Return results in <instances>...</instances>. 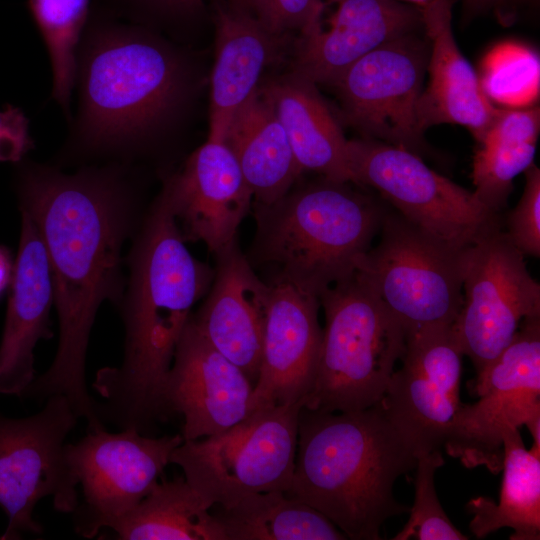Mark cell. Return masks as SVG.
Wrapping results in <instances>:
<instances>
[{
    "instance_id": "6da1fadb",
    "label": "cell",
    "mask_w": 540,
    "mask_h": 540,
    "mask_svg": "<svg viewBox=\"0 0 540 540\" xmlns=\"http://www.w3.org/2000/svg\"><path fill=\"white\" fill-rule=\"evenodd\" d=\"M19 208L37 226L53 279L59 341L54 360L25 396L64 395L89 430L102 428L86 382V354L96 313L105 300L123 299L122 246L133 229L135 202L123 164L87 166L74 173L21 161Z\"/></svg>"
},
{
    "instance_id": "7a4b0ae2",
    "label": "cell",
    "mask_w": 540,
    "mask_h": 540,
    "mask_svg": "<svg viewBox=\"0 0 540 540\" xmlns=\"http://www.w3.org/2000/svg\"><path fill=\"white\" fill-rule=\"evenodd\" d=\"M120 304L124 355L120 366L97 371L92 384L103 424L142 434L169 417L165 380L194 304L211 286L214 272L185 246L176 219L159 194L138 233ZM148 435V434H147Z\"/></svg>"
},
{
    "instance_id": "3957f363",
    "label": "cell",
    "mask_w": 540,
    "mask_h": 540,
    "mask_svg": "<svg viewBox=\"0 0 540 540\" xmlns=\"http://www.w3.org/2000/svg\"><path fill=\"white\" fill-rule=\"evenodd\" d=\"M75 84L77 114L62 157L124 161L179 112L190 72L182 55L150 27L91 5Z\"/></svg>"
},
{
    "instance_id": "277c9868",
    "label": "cell",
    "mask_w": 540,
    "mask_h": 540,
    "mask_svg": "<svg viewBox=\"0 0 540 540\" xmlns=\"http://www.w3.org/2000/svg\"><path fill=\"white\" fill-rule=\"evenodd\" d=\"M417 456L380 402L347 412L302 407L286 493L321 512L348 539L379 540L387 519L409 512L393 488L415 468Z\"/></svg>"
},
{
    "instance_id": "5b68a950",
    "label": "cell",
    "mask_w": 540,
    "mask_h": 540,
    "mask_svg": "<svg viewBox=\"0 0 540 540\" xmlns=\"http://www.w3.org/2000/svg\"><path fill=\"white\" fill-rule=\"evenodd\" d=\"M347 183L323 178L256 207L255 255L278 267L276 278L318 297L355 272L387 210Z\"/></svg>"
},
{
    "instance_id": "8992f818",
    "label": "cell",
    "mask_w": 540,
    "mask_h": 540,
    "mask_svg": "<svg viewBox=\"0 0 540 540\" xmlns=\"http://www.w3.org/2000/svg\"><path fill=\"white\" fill-rule=\"evenodd\" d=\"M318 299L325 327L303 407L347 412L377 404L404 353L403 326L356 270L324 289Z\"/></svg>"
},
{
    "instance_id": "52a82bcc",
    "label": "cell",
    "mask_w": 540,
    "mask_h": 540,
    "mask_svg": "<svg viewBox=\"0 0 540 540\" xmlns=\"http://www.w3.org/2000/svg\"><path fill=\"white\" fill-rule=\"evenodd\" d=\"M301 403L259 408L231 428L183 440L170 463L210 506L229 508L243 497L288 491L293 477Z\"/></svg>"
},
{
    "instance_id": "ba28073f",
    "label": "cell",
    "mask_w": 540,
    "mask_h": 540,
    "mask_svg": "<svg viewBox=\"0 0 540 540\" xmlns=\"http://www.w3.org/2000/svg\"><path fill=\"white\" fill-rule=\"evenodd\" d=\"M376 247L356 262L366 280L406 334L451 326L460 311L463 254L414 225L398 212L387 211Z\"/></svg>"
},
{
    "instance_id": "9c48e42d",
    "label": "cell",
    "mask_w": 540,
    "mask_h": 540,
    "mask_svg": "<svg viewBox=\"0 0 540 540\" xmlns=\"http://www.w3.org/2000/svg\"><path fill=\"white\" fill-rule=\"evenodd\" d=\"M479 400L460 405L443 447L461 463L502 469L503 438L525 425L533 438L530 449L540 455V316L526 318L511 343L477 373Z\"/></svg>"
},
{
    "instance_id": "30bf717a",
    "label": "cell",
    "mask_w": 540,
    "mask_h": 540,
    "mask_svg": "<svg viewBox=\"0 0 540 540\" xmlns=\"http://www.w3.org/2000/svg\"><path fill=\"white\" fill-rule=\"evenodd\" d=\"M352 183L377 190L404 218L444 242L466 248L501 228L476 194L429 168L405 148L365 138L348 140Z\"/></svg>"
},
{
    "instance_id": "8fae6325",
    "label": "cell",
    "mask_w": 540,
    "mask_h": 540,
    "mask_svg": "<svg viewBox=\"0 0 540 540\" xmlns=\"http://www.w3.org/2000/svg\"><path fill=\"white\" fill-rule=\"evenodd\" d=\"M79 417L64 395H52L37 413L23 418L0 415V507L8 524L0 540L41 534L33 518L46 497L61 513L78 504V486L65 456V440Z\"/></svg>"
},
{
    "instance_id": "7c38bea8",
    "label": "cell",
    "mask_w": 540,
    "mask_h": 540,
    "mask_svg": "<svg viewBox=\"0 0 540 540\" xmlns=\"http://www.w3.org/2000/svg\"><path fill=\"white\" fill-rule=\"evenodd\" d=\"M462 294L452 329L477 373L511 343L524 319L540 316V285L501 228L465 248Z\"/></svg>"
},
{
    "instance_id": "4fadbf2b",
    "label": "cell",
    "mask_w": 540,
    "mask_h": 540,
    "mask_svg": "<svg viewBox=\"0 0 540 540\" xmlns=\"http://www.w3.org/2000/svg\"><path fill=\"white\" fill-rule=\"evenodd\" d=\"M183 440L181 433L151 437L104 427L65 444L68 466L81 488L71 513L75 532L94 538L129 513L158 482Z\"/></svg>"
},
{
    "instance_id": "5bb4252c",
    "label": "cell",
    "mask_w": 540,
    "mask_h": 540,
    "mask_svg": "<svg viewBox=\"0 0 540 540\" xmlns=\"http://www.w3.org/2000/svg\"><path fill=\"white\" fill-rule=\"evenodd\" d=\"M428 55V40L416 31L380 45L352 64L332 85L348 122L367 138L424 155L428 149L416 107Z\"/></svg>"
},
{
    "instance_id": "9a60e30c",
    "label": "cell",
    "mask_w": 540,
    "mask_h": 540,
    "mask_svg": "<svg viewBox=\"0 0 540 540\" xmlns=\"http://www.w3.org/2000/svg\"><path fill=\"white\" fill-rule=\"evenodd\" d=\"M462 356L452 325L406 334L402 366L380 404L418 454L443 447L461 405Z\"/></svg>"
},
{
    "instance_id": "2e32d148",
    "label": "cell",
    "mask_w": 540,
    "mask_h": 540,
    "mask_svg": "<svg viewBox=\"0 0 540 540\" xmlns=\"http://www.w3.org/2000/svg\"><path fill=\"white\" fill-rule=\"evenodd\" d=\"M269 285L261 365L250 413L270 406H303L314 381L321 347L318 297L280 278Z\"/></svg>"
},
{
    "instance_id": "e0dca14e",
    "label": "cell",
    "mask_w": 540,
    "mask_h": 540,
    "mask_svg": "<svg viewBox=\"0 0 540 540\" xmlns=\"http://www.w3.org/2000/svg\"><path fill=\"white\" fill-rule=\"evenodd\" d=\"M253 388L245 373L205 339L190 317L163 388L168 415L184 418L183 439L215 435L243 420L250 413Z\"/></svg>"
},
{
    "instance_id": "ac0fdd59",
    "label": "cell",
    "mask_w": 540,
    "mask_h": 540,
    "mask_svg": "<svg viewBox=\"0 0 540 540\" xmlns=\"http://www.w3.org/2000/svg\"><path fill=\"white\" fill-rule=\"evenodd\" d=\"M161 193L184 240L203 242L214 254L237 239L253 200L230 148L209 138L165 180Z\"/></svg>"
},
{
    "instance_id": "d6986e66",
    "label": "cell",
    "mask_w": 540,
    "mask_h": 540,
    "mask_svg": "<svg viewBox=\"0 0 540 540\" xmlns=\"http://www.w3.org/2000/svg\"><path fill=\"white\" fill-rule=\"evenodd\" d=\"M327 18L300 33L293 74L333 85L380 45L423 29L419 6L394 0H325Z\"/></svg>"
},
{
    "instance_id": "ffe728a7",
    "label": "cell",
    "mask_w": 540,
    "mask_h": 540,
    "mask_svg": "<svg viewBox=\"0 0 540 540\" xmlns=\"http://www.w3.org/2000/svg\"><path fill=\"white\" fill-rule=\"evenodd\" d=\"M21 212L19 247L0 341V394L25 396L35 380L34 348L53 337L50 310L53 279L40 232Z\"/></svg>"
},
{
    "instance_id": "44dd1931",
    "label": "cell",
    "mask_w": 540,
    "mask_h": 540,
    "mask_svg": "<svg viewBox=\"0 0 540 540\" xmlns=\"http://www.w3.org/2000/svg\"><path fill=\"white\" fill-rule=\"evenodd\" d=\"M215 255L212 285L191 320L205 339L255 385L270 285L256 276L237 239Z\"/></svg>"
},
{
    "instance_id": "7402d4cb",
    "label": "cell",
    "mask_w": 540,
    "mask_h": 540,
    "mask_svg": "<svg viewBox=\"0 0 540 540\" xmlns=\"http://www.w3.org/2000/svg\"><path fill=\"white\" fill-rule=\"evenodd\" d=\"M456 2L429 0L420 6L429 55L428 82L419 96L416 118L423 133L434 125L458 124L466 127L478 142L496 107L485 96L477 72L456 44L452 30Z\"/></svg>"
},
{
    "instance_id": "603a6c76",
    "label": "cell",
    "mask_w": 540,
    "mask_h": 540,
    "mask_svg": "<svg viewBox=\"0 0 540 540\" xmlns=\"http://www.w3.org/2000/svg\"><path fill=\"white\" fill-rule=\"evenodd\" d=\"M214 23L208 138L224 141L234 116L259 88L264 69L277 59L286 35L270 32L253 14L224 0L214 1Z\"/></svg>"
},
{
    "instance_id": "cb8c5ba5",
    "label": "cell",
    "mask_w": 540,
    "mask_h": 540,
    "mask_svg": "<svg viewBox=\"0 0 540 540\" xmlns=\"http://www.w3.org/2000/svg\"><path fill=\"white\" fill-rule=\"evenodd\" d=\"M281 122L303 171L335 182H352L342 129L316 84L290 73L260 87Z\"/></svg>"
},
{
    "instance_id": "d4e9b609",
    "label": "cell",
    "mask_w": 540,
    "mask_h": 540,
    "mask_svg": "<svg viewBox=\"0 0 540 540\" xmlns=\"http://www.w3.org/2000/svg\"><path fill=\"white\" fill-rule=\"evenodd\" d=\"M224 142L237 160L256 206L281 199L302 173L286 132L260 87L234 116Z\"/></svg>"
},
{
    "instance_id": "484cf974",
    "label": "cell",
    "mask_w": 540,
    "mask_h": 540,
    "mask_svg": "<svg viewBox=\"0 0 540 540\" xmlns=\"http://www.w3.org/2000/svg\"><path fill=\"white\" fill-rule=\"evenodd\" d=\"M503 477L499 501L476 497L467 504L476 538L511 528V540L540 539V455L527 450L518 428L503 438Z\"/></svg>"
},
{
    "instance_id": "4316f807",
    "label": "cell",
    "mask_w": 540,
    "mask_h": 540,
    "mask_svg": "<svg viewBox=\"0 0 540 540\" xmlns=\"http://www.w3.org/2000/svg\"><path fill=\"white\" fill-rule=\"evenodd\" d=\"M540 131L538 106L496 108L472 162L474 193L494 212L507 202L514 178L533 164Z\"/></svg>"
},
{
    "instance_id": "83f0119b",
    "label": "cell",
    "mask_w": 540,
    "mask_h": 540,
    "mask_svg": "<svg viewBox=\"0 0 540 540\" xmlns=\"http://www.w3.org/2000/svg\"><path fill=\"white\" fill-rule=\"evenodd\" d=\"M211 507L184 476L157 482L109 529L121 540H226Z\"/></svg>"
},
{
    "instance_id": "f1b7e54d",
    "label": "cell",
    "mask_w": 540,
    "mask_h": 540,
    "mask_svg": "<svg viewBox=\"0 0 540 540\" xmlns=\"http://www.w3.org/2000/svg\"><path fill=\"white\" fill-rule=\"evenodd\" d=\"M226 540H345L326 516L285 491L247 495L214 514Z\"/></svg>"
},
{
    "instance_id": "f546056e",
    "label": "cell",
    "mask_w": 540,
    "mask_h": 540,
    "mask_svg": "<svg viewBox=\"0 0 540 540\" xmlns=\"http://www.w3.org/2000/svg\"><path fill=\"white\" fill-rule=\"evenodd\" d=\"M92 0H28L33 21L47 48L52 71L51 96L70 123L76 53Z\"/></svg>"
},
{
    "instance_id": "4dcf8cb0",
    "label": "cell",
    "mask_w": 540,
    "mask_h": 540,
    "mask_svg": "<svg viewBox=\"0 0 540 540\" xmlns=\"http://www.w3.org/2000/svg\"><path fill=\"white\" fill-rule=\"evenodd\" d=\"M477 76L487 99L502 108H527L539 99V54L526 44L504 41L493 46L483 56Z\"/></svg>"
},
{
    "instance_id": "1f68e13d",
    "label": "cell",
    "mask_w": 540,
    "mask_h": 540,
    "mask_svg": "<svg viewBox=\"0 0 540 540\" xmlns=\"http://www.w3.org/2000/svg\"><path fill=\"white\" fill-rule=\"evenodd\" d=\"M444 464L440 450L420 453L415 465V498L408 521L393 540H466L450 521L438 499L434 476Z\"/></svg>"
},
{
    "instance_id": "d6a6232c",
    "label": "cell",
    "mask_w": 540,
    "mask_h": 540,
    "mask_svg": "<svg viewBox=\"0 0 540 540\" xmlns=\"http://www.w3.org/2000/svg\"><path fill=\"white\" fill-rule=\"evenodd\" d=\"M91 5L147 27L189 22L205 10L204 0H92Z\"/></svg>"
},
{
    "instance_id": "836d02e7",
    "label": "cell",
    "mask_w": 540,
    "mask_h": 540,
    "mask_svg": "<svg viewBox=\"0 0 540 540\" xmlns=\"http://www.w3.org/2000/svg\"><path fill=\"white\" fill-rule=\"evenodd\" d=\"M525 187L507 218L506 234L523 254L540 256V170L533 163L525 171Z\"/></svg>"
},
{
    "instance_id": "e575fe53",
    "label": "cell",
    "mask_w": 540,
    "mask_h": 540,
    "mask_svg": "<svg viewBox=\"0 0 540 540\" xmlns=\"http://www.w3.org/2000/svg\"><path fill=\"white\" fill-rule=\"evenodd\" d=\"M324 7V0H256L255 17L274 34L303 33L320 21Z\"/></svg>"
},
{
    "instance_id": "d590c367",
    "label": "cell",
    "mask_w": 540,
    "mask_h": 540,
    "mask_svg": "<svg viewBox=\"0 0 540 540\" xmlns=\"http://www.w3.org/2000/svg\"><path fill=\"white\" fill-rule=\"evenodd\" d=\"M34 147L29 119L16 106L0 110V162L20 163Z\"/></svg>"
},
{
    "instance_id": "8d00e7d4",
    "label": "cell",
    "mask_w": 540,
    "mask_h": 540,
    "mask_svg": "<svg viewBox=\"0 0 540 540\" xmlns=\"http://www.w3.org/2000/svg\"><path fill=\"white\" fill-rule=\"evenodd\" d=\"M520 0H463L464 19H472L485 12L495 11L503 21L512 15L509 10Z\"/></svg>"
},
{
    "instance_id": "74e56055",
    "label": "cell",
    "mask_w": 540,
    "mask_h": 540,
    "mask_svg": "<svg viewBox=\"0 0 540 540\" xmlns=\"http://www.w3.org/2000/svg\"><path fill=\"white\" fill-rule=\"evenodd\" d=\"M14 268V261L9 251L0 246V295L10 285Z\"/></svg>"
},
{
    "instance_id": "f35d334b",
    "label": "cell",
    "mask_w": 540,
    "mask_h": 540,
    "mask_svg": "<svg viewBox=\"0 0 540 540\" xmlns=\"http://www.w3.org/2000/svg\"><path fill=\"white\" fill-rule=\"evenodd\" d=\"M233 8L255 16L256 0H227Z\"/></svg>"
},
{
    "instance_id": "ab89813d",
    "label": "cell",
    "mask_w": 540,
    "mask_h": 540,
    "mask_svg": "<svg viewBox=\"0 0 540 540\" xmlns=\"http://www.w3.org/2000/svg\"><path fill=\"white\" fill-rule=\"evenodd\" d=\"M394 1L403 2V3H409V4L416 5V6L420 7V6L424 5L425 3H427L429 0H394Z\"/></svg>"
}]
</instances>
